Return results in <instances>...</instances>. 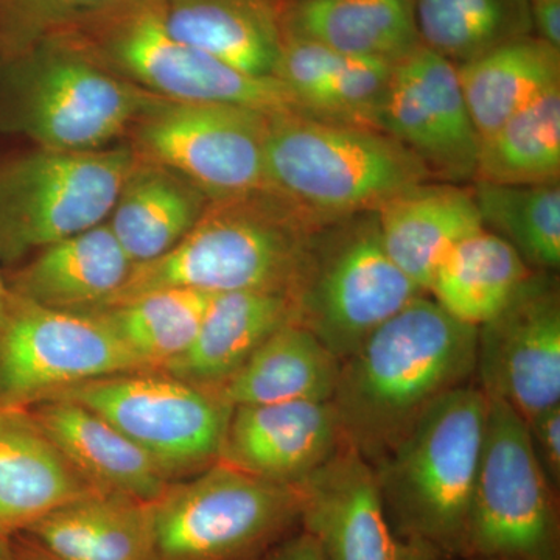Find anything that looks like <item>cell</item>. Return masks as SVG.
<instances>
[{"label": "cell", "mask_w": 560, "mask_h": 560, "mask_svg": "<svg viewBox=\"0 0 560 560\" xmlns=\"http://www.w3.org/2000/svg\"><path fill=\"white\" fill-rule=\"evenodd\" d=\"M477 342L478 327L430 294L401 308L340 363L330 401L342 440L377 467L431 405L467 385Z\"/></svg>", "instance_id": "obj_1"}, {"label": "cell", "mask_w": 560, "mask_h": 560, "mask_svg": "<svg viewBox=\"0 0 560 560\" xmlns=\"http://www.w3.org/2000/svg\"><path fill=\"white\" fill-rule=\"evenodd\" d=\"M319 226L272 191L209 201L189 234L164 256L135 264L102 308L161 289L272 290L296 296Z\"/></svg>", "instance_id": "obj_2"}, {"label": "cell", "mask_w": 560, "mask_h": 560, "mask_svg": "<svg viewBox=\"0 0 560 560\" xmlns=\"http://www.w3.org/2000/svg\"><path fill=\"white\" fill-rule=\"evenodd\" d=\"M165 102L54 36L0 60V131L38 149L103 150Z\"/></svg>", "instance_id": "obj_3"}, {"label": "cell", "mask_w": 560, "mask_h": 560, "mask_svg": "<svg viewBox=\"0 0 560 560\" xmlns=\"http://www.w3.org/2000/svg\"><path fill=\"white\" fill-rule=\"evenodd\" d=\"M488 407L480 388L451 390L374 467L393 528L444 558L463 556Z\"/></svg>", "instance_id": "obj_4"}, {"label": "cell", "mask_w": 560, "mask_h": 560, "mask_svg": "<svg viewBox=\"0 0 560 560\" xmlns=\"http://www.w3.org/2000/svg\"><path fill=\"white\" fill-rule=\"evenodd\" d=\"M268 184L318 223L375 210L431 173L399 140L375 128L275 114L267 139Z\"/></svg>", "instance_id": "obj_5"}, {"label": "cell", "mask_w": 560, "mask_h": 560, "mask_svg": "<svg viewBox=\"0 0 560 560\" xmlns=\"http://www.w3.org/2000/svg\"><path fill=\"white\" fill-rule=\"evenodd\" d=\"M65 35L110 72L165 101L223 103L268 116L304 113L275 77L248 75L173 38L149 0H132Z\"/></svg>", "instance_id": "obj_6"}, {"label": "cell", "mask_w": 560, "mask_h": 560, "mask_svg": "<svg viewBox=\"0 0 560 560\" xmlns=\"http://www.w3.org/2000/svg\"><path fill=\"white\" fill-rule=\"evenodd\" d=\"M301 522L296 486L219 463L172 482L153 503L151 560H249Z\"/></svg>", "instance_id": "obj_7"}, {"label": "cell", "mask_w": 560, "mask_h": 560, "mask_svg": "<svg viewBox=\"0 0 560 560\" xmlns=\"http://www.w3.org/2000/svg\"><path fill=\"white\" fill-rule=\"evenodd\" d=\"M139 153L36 149L0 162V264L105 223Z\"/></svg>", "instance_id": "obj_8"}, {"label": "cell", "mask_w": 560, "mask_h": 560, "mask_svg": "<svg viewBox=\"0 0 560 560\" xmlns=\"http://www.w3.org/2000/svg\"><path fill=\"white\" fill-rule=\"evenodd\" d=\"M528 425L490 400L463 558L559 560V518Z\"/></svg>", "instance_id": "obj_9"}, {"label": "cell", "mask_w": 560, "mask_h": 560, "mask_svg": "<svg viewBox=\"0 0 560 560\" xmlns=\"http://www.w3.org/2000/svg\"><path fill=\"white\" fill-rule=\"evenodd\" d=\"M49 399L75 401L97 412L149 453L173 481L200 474L219 460L234 410L215 389L162 371L95 378L58 390Z\"/></svg>", "instance_id": "obj_10"}, {"label": "cell", "mask_w": 560, "mask_h": 560, "mask_svg": "<svg viewBox=\"0 0 560 560\" xmlns=\"http://www.w3.org/2000/svg\"><path fill=\"white\" fill-rule=\"evenodd\" d=\"M425 294L390 259L372 217L324 243L315 238L294 296L296 323L342 361L372 331Z\"/></svg>", "instance_id": "obj_11"}, {"label": "cell", "mask_w": 560, "mask_h": 560, "mask_svg": "<svg viewBox=\"0 0 560 560\" xmlns=\"http://www.w3.org/2000/svg\"><path fill=\"white\" fill-rule=\"evenodd\" d=\"M149 371L97 313L55 311L10 291L0 327V404L31 408L79 383Z\"/></svg>", "instance_id": "obj_12"}, {"label": "cell", "mask_w": 560, "mask_h": 560, "mask_svg": "<svg viewBox=\"0 0 560 560\" xmlns=\"http://www.w3.org/2000/svg\"><path fill=\"white\" fill-rule=\"evenodd\" d=\"M270 117L223 103L165 101L136 125V151L178 173L209 201L271 191Z\"/></svg>", "instance_id": "obj_13"}, {"label": "cell", "mask_w": 560, "mask_h": 560, "mask_svg": "<svg viewBox=\"0 0 560 560\" xmlns=\"http://www.w3.org/2000/svg\"><path fill=\"white\" fill-rule=\"evenodd\" d=\"M475 374L488 399L510 405L526 423L560 405V305L550 280L529 276L478 327Z\"/></svg>", "instance_id": "obj_14"}, {"label": "cell", "mask_w": 560, "mask_h": 560, "mask_svg": "<svg viewBox=\"0 0 560 560\" xmlns=\"http://www.w3.org/2000/svg\"><path fill=\"white\" fill-rule=\"evenodd\" d=\"M377 128L448 180L477 173L480 136L451 60L419 44L394 62Z\"/></svg>", "instance_id": "obj_15"}, {"label": "cell", "mask_w": 560, "mask_h": 560, "mask_svg": "<svg viewBox=\"0 0 560 560\" xmlns=\"http://www.w3.org/2000/svg\"><path fill=\"white\" fill-rule=\"evenodd\" d=\"M302 529L327 560H442L404 539L390 525L374 467L342 445L319 469L298 482Z\"/></svg>", "instance_id": "obj_16"}, {"label": "cell", "mask_w": 560, "mask_h": 560, "mask_svg": "<svg viewBox=\"0 0 560 560\" xmlns=\"http://www.w3.org/2000/svg\"><path fill=\"white\" fill-rule=\"evenodd\" d=\"M345 444L331 401L242 405L232 410L219 463L296 486Z\"/></svg>", "instance_id": "obj_17"}, {"label": "cell", "mask_w": 560, "mask_h": 560, "mask_svg": "<svg viewBox=\"0 0 560 560\" xmlns=\"http://www.w3.org/2000/svg\"><path fill=\"white\" fill-rule=\"evenodd\" d=\"M97 490L31 408L0 404V536H18L62 504Z\"/></svg>", "instance_id": "obj_18"}, {"label": "cell", "mask_w": 560, "mask_h": 560, "mask_svg": "<svg viewBox=\"0 0 560 560\" xmlns=\"http://www.w3.org/2000/svg\"><path fill=\"white\" fill-rule=\"evenodd\" d=\"M173 38L253 77H275L283 40L275 0H149Z\"/></svg>", "instance_id": "obj_19"}, {"label": "cell", "mask_w": 560, "mask_h": 560, "mask_svg": "<svg viewBox=\"0 0 560 560\" xmlns=\"http://www.w3.org/2000/svg\"><path fill=\"white\" fill-rule=\"evenodd\" d=\"M135 261L121 248L108 223L40 249L10 276L18 296L65 312H95L127 282Z\"/></svg>", "instance_id": "obj_20"}, {"label": "cell", "mask_w": 560, "mask_h": 560, "mask_svg": "<svg viewBox=\"0 0 560 560\" xmlns=\"http://www.w3.org/2000/svg\"><path fill=\"white\" fill-rule=\"evenodd\" d=\"M31 411L95 488L154 503L175 482L149 453L83 405L49 399L33 405Z\"/></svg>", "instance_id": "obj_21"}, {"label": "cell", "mask_w": 560, "mask_h": 560, "mask_svg": "<svg viewBox=\"0 0 560 560\" xmlns=\"http://www.w3.org/2000/svg\"><path fill=\"white\" fill-rule=\"evenodd\" d=\"M296 323V301L287 291L243 290L213 294L197 338L160 371L217 389L285 324Z\"/></svg>", "instance_id": "obj_22"}, {"label": "cell", "mask_w": 560, "mask_h": 560, "mask_svg": "<svg viewBox=\"0 0 560 560\" xmlns=\"http://www.w3.org/2000/svg\"><path fill=\"white\" fill-rule=\"evenodd\" d=\"M375 219L390 259L427 294L448 250L485 226L471 191L429 183L383 202Z\"/></svg>", "instance_id": "obj_23"}, {"label": "cell", "mask_w": 560, "mask_h": 560, "mask_svg": "<svg viewBox=\"0 0 560 560\" xmlns=\"http://www.w3.org/2000/svg\"><path fill=\"white\" fill-rule=\"evenodd\" d=\"M21 534L57 560H151L153 503L97 490Z\"/></svg>", "instance_id": "obj_24"}, {"label": "cell", "mask_w": 560, "mask_h": 560, "mask_svg": "<svg viewBox=\"0 0 560 560\" xmlns=\"http://www.w3.org/2000/svg\"><path fill=\"white\" fill-rule=\"evenodd\" d=\"M208 205L209 198L189 180L139 154L108 226L128 257L145 264L175 248Z\"/></svg>", "instance_id": "obj_25"}, {"label": "cell", "mask_w": 560, "mask_h": 560, "mask_svg": "<svg viewBox=\"0 0 560 560\" xmlns=\"http://www.w3.org/2000/svg\"><path fill=\"white\" fill-rule=\"evenodd\" d=\"M283 32L394 65L420 44L412 0H294Z\"/></svg>", "instance_id": "obj_26"}, {"label": "cell", "mask_w": 560, "mask_h": 560, "mask_svg": "<svg viewBox=\"0 0 560 560\" xmlns=\"http://www.w3.org/2000/svg\"><path fill=\"white\" fill-rule=\"evenodd\" d=\"M341 361L304 326L285 324L217 388L232 408L282 401H330Z\"/></svg>", "instance_id": "obj_27"}, {"label": "cell", "mask_w": 560, "mask_h": 560, "mask_svg": "<svg viewBox=\"0 0 560 560\" xmlns=\"http://www.w3.org/2000/svg\"><path fill=\"white\" fill-rule=\"evenodd\" d=\"M559 54L550 44L528 35L456 66L480 140L545 92L560 86Z\"/></svg>", "instance_id": "obj_28"}, {"label": "cell", "mask_w": 560, "mask_h": 560, "mask_svg": "<svg viewBox=\"0 0 560 560\" xmlns=\"http://www.w3.org/2000/svg\"><path fill=\"white\" fill-rule=\"evenodd\" d=\"M529 276L521 254L482 226L448 250L429 294L453 318L480 327L510 304Z\"/></svg>", "instance_id": "obj_29"}, {"label": "cell", "mask_w": 560, "mask_h": 560, "mask_svg": "<svg viewBox=\"0 0 560 560\" xmlns=\"http://www.w3.org/2000/svg\"><path fill=\"white\" fill-rule=\"evenodd\" d=\"M560 175V86L504 121L480 140L478 180L493 184L558 183Z\"/></svg>", "instance_id": "obj_30"}, {"label": "cell", "mask_w": 560, "mask_h": 560, "mask_svg": "<svg viewBox=\"0 0 560 560\" xmlns=\"http://www.w3.org/2000/svg\"><path fill=\"white\" fill-rule=\"evenodd\" d=\"M212 298L208 291L161 289L88 313H97L147 370L160 371L190 348Z\"/></svg>", "instance_id": "obj_31"}, {"label": "cell", "mask_w": 560, "mask_h": 560, "mask_svg": "<svg viewBox=\"0 0 560 560\" xmlns=\"http://www.w3.org/2000/svg\"><path fill=\"white\" fill-rule=\"evenodd\" d=\"M420 44L458 66L533 31L529 0H412Z\"/></svg>", "instance_id": "obj_32"}, {"label": "cell", "mask_w": 560, "mask_h": 560, "mask_svg": "<svg viewBox=\"0 0 560 560\" xmlns=\"http://www.w3.org/2000/svg\"><path fill=\"white\" fill-rule=\"evenodd\" d=\"M474 194L482 224L492 228L525 264L540 270L560 265V187L555 184H493L478 180Z\"/></svg>", "instance_id": "obj_33"}, {"label": "cell", "mask_w": 560, "mask_h": 560, "mask_svg": "<svg viewBox=\"0 0 560 560\" xmlns=\"http://www.w3.org/2000/svg\"><path fill=\"white\" fill-rule=\"evenodd\" d=\"M393 65L350 57L340 70L313 91L302 109L316 119L377 128Z\"/></svg>", "instance_id": "obj_34"}, {"label": "cell", "mask_w": 560, "mask_h": 560, "mask_svg": "<svg viewBox=\"0 0 560 560\" xmlns=\"http://www.w3.org/2000/svg\"><path fill=\"white\" fill-rule=\"evenodd\" d=\"M132 0H0V60L81 25Z\"/></svg>", "instance_id": "obj_35"}, {"label": "cell", "mask_w": 560, "mask_h": 560, "mask_svg": "<svg viewBox=\"0 0 560 560\" xmlns=\"http://www.w3.org/2000/svg\"><path fill=\"white\" fill-rule=\"evenodd\" d=\"M534 452L551 485L560 478V405L540 412L528 423Z\"/></svg>", "instance_id": "obj_36"}, {"label": "cell", "mask_w": 560, "mask_h": 560, "mask_svg": "<svg viewBox=\"0 0 560 560\" xmlns=\"http://www.w3.org/2000/svg\"><path fill=\"white\" fill-rule=\"evenodd\" d=\"M261 560H327L318 541L307 530L291 534L265 552Z\"/></svg>", "instance_id": "obj_37"}, {"label": "cell", "mask_w": 560, "mask_h": 560, "mask_svg": "<svg viewBox=\"0 0 560 560\" xmlns=\"http://www.w3.org/2000/svg\"><path fill=\"white\" fill-rule=\"evenodd\" d=\"M530 5V21L537 38L560 50V0H541Z\"/></svg>", "instance_id": "obj_38"}, {"label": "cell", "mask_w": 560, "mask_h": 560, "mask_svg": "<svg viewBox=\"0 0 560 560\" xmlns=\"http://www.w3.org/2000/svg\"><path fill=\"white\" fill-rule=\"evenodd\" d=\"M11 541H13L14 555H16L18 560H57L47 555L35 541L25 537L24 534L11 537Z\"/></svg>", "instance_id": "obj_39"}, {"label": "cell", "mask_w": 560, "mask_h": 560, "mask_svg": "<svg viewBox=\"0 0 560 560\" xmlns=\"http://www.w3.org/2000/svg\"><path fill=\"white\" fill-rule=\"evenodd\" d=\"M10 289L0 275V327H2L3 319H5L7 307H9Z\"/></svg>", "instance_id": "obj_40"}, {"label": "cell", "mask_w": 560, "mask_h": 560, "mask_svg": "<svg viewBox=\"0 0 560 560\" xmlns=\"http://www.w3.org/2000/svg\"><path fill=\"white\" fill-rule=\"evenodd\" d=\"M0 560H18L11 537L0 536Z\"/></svg>", "instance_id": "obj_41"}, {"label": "cell", "mask_w": 560, "mask_h": 560, "mask_svg": "<svg viewBox=\"0 0 560 560\" xmlns=\"http://www.w3.org/2000/svg\"><path fill=\"white\" fill-rule=\"evenodd\" d=\"M467 560H506V559H497V558H478V559H467Z\"/></svg>", "instance_id": "obj_42"}, {"label": "cell", "mask_w": 560, "mask_h": 560, "mask_svg": "<svg viewBox=\"0 0 560 560\" xmlns=\"http://www.w3.org/2000/svg\"><path fill=\"white\" fill-rule=\"evenodd\" d=\"M533 2H541V0H529V3H533Z\"/></svg>", "instance_id": "obj_43"}]
</instances>
